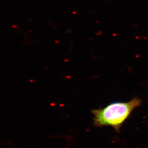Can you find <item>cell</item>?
I'll use <instances>...</instances> for the list:
<instances>
[{"instance_id": "obj_1", "label": "cell", "mask_w": 148, "mask_h": 148, "mask_svg": "<svg viewBox=\"0 0 148 148\" xmlns=\"http://www.w3.org/2000/svg\"><path fill=\"white\" fill-rule=\"evenodd\" d=\"M141 103V100L135 97L129 102H115L104 108L94 109L91 112L94 125L98 127H111L119 132L132 112Z\"/></svg>"}]
</instances>
